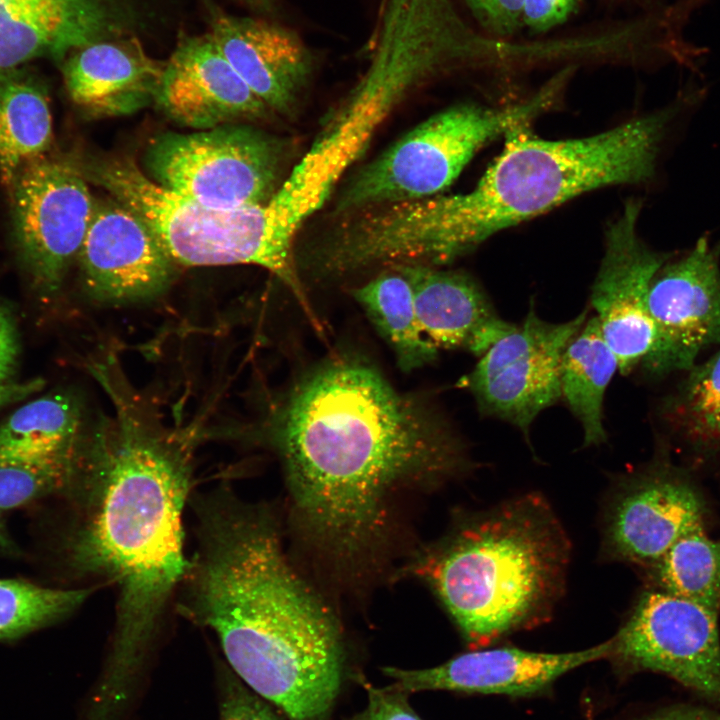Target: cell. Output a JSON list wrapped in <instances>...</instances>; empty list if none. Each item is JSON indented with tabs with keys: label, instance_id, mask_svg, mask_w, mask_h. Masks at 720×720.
Instances as JSON below:
<instances>
[{
	"label": "cell",
	"instance_id": "cell-1",
	"mask_svg": "<svg viewBox=\"0 0 720 720\" xmlns=\"http://www.w3.org/2000/svg\"><path fill=\"white\" fill-rule=\"evenodd\" d=\"M268 440L296 531L351 579L384 557L399 495L471 467L444 416L351 354L320 362L292 385L270 417Z\"/></svg>",
	"mask_w": 720,
	"mask_h": 720
},
{
	"label": "cell",
	"instance_id": "cell-2",
	"mask_svg": "<svg viewBox=\"0 0 720 720\" xmlns=\"http://www.w3.org/2000/svg\"><path fill=\"white\" fill-rule=\"evenodd\" d=\"M192 448L120 403L85 439L67 491L77 512L65 545L69 567L116 589L111 650L94 691L110 709L127 706L189 569L183 517Z\"/></svg>",
	"mask_w": 720,
	"mask_h": 720
},
{
	"label": "cell",
	"instance_id": "cell-3",
	"mask_svg": "<svg viewBox=\"0 0 720 720\" xmlns=\"http://www.w3.org/2000/svg\"><path fill=\"white\" fill-rule=\"evenodd\" d=\"M193 508L184 616L212 630L234 674L288 720H326L343 679L341 632L288 561L274 516L225 487Z\"/></svg>",
	"mask_w": 720,
	"mask_h": 720
},
{
	"label": "cell",
	"instance_id": "cell-4",
	"mask_svg": "<svg viewBox=\"0 0 720 720\" xmlns=\"http://www.w3.org/2000/svg\"><path fill=\"white\" fill-rule=\"evenodd\" d=\"M688 111L678 96L655 112L579 139L549 141L530 136L527 127L514 130L471 191L363 212L356 227L361 250L378 266L438 267L581 193L645 183L656 174L667 134Z\"/></svg>",
	"mask_w": 720,
	"mask_h": 720
},
{
	"label": "cell",
	"instance_id": "cell-5",
	"mask_svg": "<svg viewBox=\"0 0 720 720\" xmlns=\"http://www.w3.org/2000/svg\"><path fill=\"white\" fill-rule=\"evenodd\" d=\"M569 538L536 492L467 513L408 569L473 646L546 621L564 591Z\"/></svg>",
	"mask_w": 720,
	"mask_h": 720
},
{
	"label": "cell",
	"instance_id": "cell-6",
	"mask_svg": "<svg viewBox=\"0 0 720 720\" xmlns=\"http://www.w3.org/2000/svg\"><path fill=\"white\" fill-rule=\"evenodd\" d=\"M88 181L140 217L176 264L260 266L277 276L306 313H312L296 257L275 240L264 204L212 209L154 183L128 157L81 164Z\"/></svg>",
	"mask_w": 720,
	"mask_h": 720
},
{
	"label": "cell",
	"instance_id": "cell-7",
	"mask_svg": "<svg viewBox=\"0 0 720 720\" xmlns=\"http://www.w3.org/2000/svg\"><path fill=\"white\" fill-rule=\"evenodd\" d=\"M567 80L560 71L528 102L513 107L462 104L431 116L346 182L336 214L436 196L484 144L527 127L554 102Z\"/></svg>",
	"mask_w": 720,
	"mask_h": 720
},
{
	"label": "cell",
	"instance_id": "cell-8",
	"mask_svg": "<svg viewBox=\"0 0 720 720\" xmlns=\"http://www.w3.org/2000/svg\"><path fill=\"white\" fill-rule=\"evenodd\" d=\"M285 144L248 125L167 132L144 153L147 176L160 187L212 209L264 204L277 191Z\"/></svg>",
	"mask_w": 720,
	"mask_h": 720
},
{
	"label": "cell",
	"instance_id": "cell-9",
	"mask_svg": "<svg viewBox=\"0 0 720 720\" xmlns=\"http://www.w3.org/2000/svg\"><path fill=\"white\" fill-rule=\"evenodd\" d=\"M78 163L45 155L13 181L12 240L19 264L40 298L54 296L77 260L94 199Z\"/></svg>",
	"mask_w": 720,
	"mask_h": 720
},
{
	"label": "cell",
	"instance_id": "cell-10",
	"mask_svg": "<svg viewBox=\"0 0 720 720\" xmlns=\"http://www.w3.org/2000/svg\"><path fill=\"white\" fill-rule=\"evenodd\" d=\"M718 615L651 587L612 637L610 657L630 670L666 675L720 708Z\"/></svg>",
	"mask_w": 720,
	"mask_h": 720
},
{
	"label": "cell",
	"instance_id": "cell-11",
	"mask_svg": "<svg viewBox=\"0 0 720 720\" xmlns=\"http://www.w3.org/2000/svg\"><path fill=\"white\" fill-rule=\"evenodd\" d=\"M586 320L587 309L566 322H548L531 302L522 324L481 355L464 379L481 414L517 427L528 439L537 416L561 399L562 356Z\"/></svg>",
	"mask_w": 720,
	"mask_h": 720
},
{
	"label": "cell",
	"instance_id": "cell-12",
	"mask_svg": "<svg viewBox=\"0 0 720 720\" xmlns=\"http://www.w3.org/2000/svg\"><path fill=\"white\" fill-rule=\"evenodd\" d=\"M705 516L688 474L655 459L615 482L603 513V554L648 570L679 538L705 527Z\"/></svg>",
	"mask_w": 720,
	"mask_h": 720
},
{
	"label": "cell",
	"instance_id": "cell-13",
	"mask_svg": "<svg viewBox=\"0 0 720 720\" xmlns=\"http://www.w3.org/2000/svg\"><path fill=\"white\" fill-rule=\"evenodd\" d=\"M429 79L428 68L419 60L377 49L360 81L291 170L294 186L312 199L327 200L392 110Z\"/></svg>",
	"mask_w": 720,
	"mask_h": 720
},
{
	"label": "cell",
	"instance_id": "cell-14",
	"mask_svg": "<svg viewBox=\"0 0 720 720\" xmlns=\"http://www.w3.org/2000/svg\"><path fill=\"white\" fill-rule=\"evenodd\" d=\"M647 308L656 333L642 367L649 374L689 371L704 349L720 345V241L703 234L673 254L651 280Z\"/></svg>",
	"mask_w": 720,
	"mask_h": 720
},
{
	"label": "cell",
	"instance_id": "cell-15",
	"mask_svg": "<svg viewBox=\"0 0 720 720\" xmlns=\"http://www.w3.org/2000/svg\"><path fill=\"white\" fill-rule=\"evenodd\" d=\"M641 209V200L632 199L609 225L590 295L603 336L623 375L643 367L653 352L656 333L647 308L648 289L656 272L674 254L655 251L640 238L637 222Z\"/></svg>",
	"mask_w": 720,
	"mask_h": 720
},
{
	"label": "cell",
	"instance_id": "cell-16",
	"mask_svg": "<svg viewBox=\"0 0 720 720\" xmlns=\"http://www.w3.org/2000/svg\"><path fill=\"white\" fill-rule=\"evenodd\" d=\"M112 200L94 199L77 256L83 286L104 303L153 299L170 286L176 263L140 217Z\"/></svg>",
	"mask_w": 720,
	"mask_h": 720
},
{
	"label": "cell",
	"instance_id": "cell-17",
	"mask_svg": "<svg viewBox=\"0 0 720 720\" xmlns=\"http://www.w3.org/2000/svg\"><path fill=\"white\" fill-rule=\"evenodd\" d=\"M154 103L177 124L197 130L257 120L270 112L209 32L179 39L164 63Z\"/></svg>",
	"mask_w": 720,
	"mask_h": 720
},
{
	"label": "cell",
	"instance_id": "cell-18",
	"mask_svg": "<svg viewBox=\"0 0 720 720\" xmlns=\"http://www.w3.org/2000/svg\"><path fill=\"white\" fill-rule=\"evenodd\" d=\"M612 638L588 649L547 653L517 647L470 651L424 669L384 667L392 685L408 695L446 690L464 693L528 696L550 686L569 671L608 658Z\"/></svg>",
	"mask_w": 720,
	"mask_h": 720
},
{
	"label": "cell",
	"instance_id": "cell-19",
	"mask_svg": "<svg viewBox=\"0 0 720 720\" xmlns=\"http://www.w3.org/2000/svg\"><path fill=\"white\" fill-rule=\"evenodd\" d=\"M208 8L209 33L237 74L270 111L290 112L312 75L308 45L275 19Z\"/></svg>",
	"mask_w": 720,
	"mask_h": 720
},
{
	"label": "cell",
	"instance_id": "cell-20",
	"mask_svg": "<svg viewBox=\"0 0 720 720\" xmlns=\"http://www.w3.org/2000/svg\"><path fill=\"white\" fill-rule=\"evenodd\" d=\"M117 0H0V68L63 59L94 41L120 36Z\"/></svg>",
	"mask_w": 720,
	"mask_h": 720
},
{
	"label": "cell",
	"instance_id": "cell-21",
	"mask_svg": "<svg viewBox=\"0 0 720 720\" xmlns=\"http://www.w3.org/2000/svg\"><path fill=\"white\" fill-rule=\"evenodd\" d=\"M163 67L136 38L120 35L71 52L63 77L72 102L82 112L96 118L119 117L154 102Z\"/></svg>",
	"mask_w": 720,
	"mask_h": 720
},
{
	"label": "cell",
	"instance_id": "cell-22",
	"mask_svg": "<svg viewBox=\"0 0 720 720\" xmlns=\"http://www.w3.org/2000/svg\"><path fill=\"white\" fill-rule=\"evenodd\" d=\"M409 282L417 318L437 349L483 355L517 325L502 319L469 276L426 265L391 266Z\"/></svg>",
	"mask_w": 720,
	"mask_h": 720
},
{
	"label": "cell",
	"instance_id": "cell-23",
	"mask_svg": "<svg viewBox=\"0 0 720 720\" xmlns=\"http://www.w3.org/2000/svg\"><path fill=\"white\" fill-rule=\"evenodd\" d=\"M52 141L45 83L22 66L0 68V180L7 191L24 166L48 154Z\"/></svg>",
	"mask_w": 720,
	"mask_h": 720
},
{
	"label": "cell",
	"instance_id": "cell-24",
	"mask_svg": "<svg viewBox=\"0 0 720 720\" xmlns=\"http://www.w3.org/2000/svg\"><path fill=\"white\" fill-rule=\"evenodd\" d=\"M617 370V358L594 315L568 343L560 368L561 398L582 426L584 446H597L607 440L603 402Z\"/></svg>",
	"mask_w": 720,
	"mask_h": 720
},
{
	"label": "cell",
	"instance_id": "cell-25",
	"mask_svg": "<svg viewBox=\"0 0 720 720\" xmlns=\"http://www.w3.org/2000/svg\"><path fill=\"white\" fill-rule=\"evenodd\" d=\"M78 402L52 393L29 401L0 423V458L78 459L85 441Z\"/></svg>",
	"mask_w": 720,
	"mask_h": 720
},
{
	"label": "cell",
	"instance_id": "cell-26",
	"mask_svg": "<svg viewBox=\"0 0 720 720\" xmlns=\"http://www.w3.org/2000/svg\"><path fill=\"white\" fill-rule=\"evenodd\" d=\"M351 295L390 345L401 370L410 372L437 358L438 349L419 324L411 286L400 272L389 267Z\"/></svg>",
	"mask_w": 720,
	"mask_h": 720
},
{
	"label": "cell",
	"instance_id": "cell-27",
	"mask_svg": "<svg viewBox=\"0 0 720 720\" xmlns=\"http://www.w3.org/2000/svg\"><path fill=\"white\" fill-rule=\"evenodd\" d=\"M648 571L652 588L720 613V539L705 527L679 538Z\"/></svg>",
	"mask_w": 720,
	"mask_h": 720
},
{
	"label": "cell",
	"instance_id": "cell-28",
	"mask_svg": "<svg viewBox=\"0 0 720 720\" xmlns=\"http://www.w3.org/2000/svg\"><path fill=\"white\" fill-rule=\"evenodd\" d=\"M92 588L58 589L23 579H0V641H12L63 620Z\"/></svg>",
	"mask_w": 720,
	"mask_h": 720
},
{
	"label": "cell",
	"instance_id": "cell-29",
	"mask_svg": "<svg viewBox=\"0 0 720 720\" xmlns=\"http://www.w3.org/2000/svg\"><path fill=\"white\" fill-rule=\"evenodd\" d=\"M79 459L0 458V511L18 508L56 493H67Z\"/></svg>",
	"mask_w": 720,
	"mask_h": 720
},
{
	"label": "cell",
	"instance_id": "cell-30",
	"mask_svg": "<svg viewBox=\"0 0 720 720\" xmlns=\"http://www.w3.org/2000/svg\"><path fill=\"white\" fill-rule=\"evenodd\" d=\"M688 372L673 399V411L688 432L700 440L720 414V348Z\"/></svg>",
	"mask_w": 720,
	"mask_h": 720
},
{
	"label": "cell",
	"instance_id": "cell-31",
	"mask_svg": "<svg viewBox=\"0 0 720 720\" xmlns=\"http://www.w3.org/2000/svg\"><path fill=\"white\" fill-rule=\"evenodd\" d=\"M219 685V720H279L268 702L234 673L221 672Z\"/></svg>",
	"mask_w": 720,
	"mask_h": 720
},
{
	"label": "cell",
	"instance_id": "cell-32",
	"mask_svg": "<svg viewBox=\"0 0 720 720\" xmlns=\"http://www.w3.org/2000/svg\"><path fill=\"white\" fill-rule=\"evenodd\" d=\"M484 33L499 40H510L521 28L523 0H463Z\"/></svg>",
	"mask_w": 720,
	"mask_h": 720
},
{
	"label": "cell",
	"instance_id": "cell-33",
	"mask_svg": "<svg viewBox=\"0 0 720 720\" xmlns=\"http://www.w3.org/2000/svg\"><path fill=\"white\" fill-rule=\"evenodd\" d=\"M367 705L350 720H422L409 703V695L392 684L378 688L364 682Z\"/></svg>",
	"mask_w": 720,
	"mask_h": 720
},
{
	"label": "cell",
	"instance_id": "cell-34",
	"mask_svg": "<svg viewBox=\"0 0 720 720\" xmlns=\"http://www.w3.org/2000/svg\"><path fill=\"white\" fill-rule=\"evenodd\" d=\"M580 0H523L521 26L531 34H543L565 23Z\"/></svg>",
	"mask_w": 720,
	"mask_h": 720
},
{
	"label": "cell",
	"instance_id": "cell-35",
	"mask_svg": "<svg viewBox=\"0 0 720 720\" xmlns=\"http://www.w3.org/2000/svg\"><path fill=\"white\" fill-rule=\"evenodd\" d=\"M19 354L20 342L15 320L0 301V373L13 376Z\"/></svg>",
	"mask_w": 720,
	"mask_h": 720
},
{
	"label": "cell",
	"instance_id": "cell-36",
	"mask_svg": "<svg viewBox=\"0 0 720 720\" xmlns=\"http://www.w3.org/2000/svg\"><path fill=\"white\" fill-rule=\"evenodd\" d=\"M643 720H720V708L709 704L678 703L664 707Z\"/></svg>",
	"mask_w": 720,
	"mask_h": 720
},
{
	"label": "cell",
	"instance_id": "cell-37",
	"mask_svg": "<svg viewBox=\"0 0 720 720\" xmlns=\"http://www.w3.org/2000/svg\"><path fill=\"white\" fill-rule=\"evenodd\" d=\"M41 378L17 381L13 376L0 373V409L24 400L44 387Z\"/></svg>",
	"mask_w": 720,
	"mask_h": 720
},
{
	"label": "cell",
	"instance_id": "cell-38",
	"mask_svg": "<svg viewBox=\"0 0 720 720\" xmlns=\"http://www.w3.org/2000/svg\"><path fill=\"white\" fill-rule=\"evenodd\" d=\"M242 7L248 9L253 15H258L270 19L279 16L281 6L279 0H233Z\"/></svg>",
	"mask_w": 720,
	"mask_h": 720
},
{
	"label": "cell",
	"instance_id": "cell-39",
	"mask_svg": "<svg viewBox=\"0 0 720 720\" xmlns=\"http://www.w3.org/2000/svg\"><path fill=\"white\" fill-rule=\"evenodd\" d=\"M17 554H19L18 547L8 534L0 516V556H12Z\"/></svg>",
	"mask_w": 720,
	"mask_h": 720
},
{
	"label": "cell",
	"instance_id": "cell-40",
	"mask_svg": "<svg viewBox=\"0 0 720 720\" xmlns=\"http://www.w3.org/2000/svg\"><path fill=\"white\" fill-rule=\"evenodd\" d=\"M702 442L706 441H718L720 442V414L714 419V421L709 425L707 430L705 431Z\"/></svg>",
	"mask_w": 720,
	"mask_h": 720
}]
</instances>
